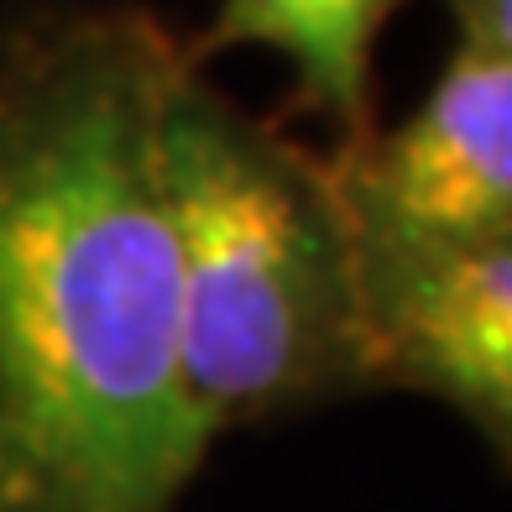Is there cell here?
<instances>
[{"instance_id":"obj_1","label":"cell","mask_w":512,"mask_h":512,"mask_svg":"<svg viewBox=\"0 0 512 512\" xmlns=\"http://www.w3.org/2000/svg\"><path fill=\"white\" fill-rule=\"evenodd\" d=\"M189 68L121 6L0 37V512H178L215 450L162 162Z\"/></svg>"},{"instance_id":"obj_3","label":"cell","mask_w":512,"mask_h":512,"mask_svg":"<svg viewBox=\"0 0 512 512\" xmlns=\"http://www.w3.org/2000/svg\"><path fill=\"white\" fill-rule=\"evenodd\" d=\"M361 256H418L512 236V58L460 42L413 115L335 157Z\"/></svg>"},{"instance_id":"obj_4","label":"cell","mask_w":512,"mask_h":512,"mask_svg":"<svg viewBox=\"0 0 512 512\" xmlns=\"http://www.w3.org/2000/svg\"><path fill=\"white\" fill-rule=\"evenodd\" d=\"M361 267L371 392L445 403L512 471V236Z\"/></svg>"},{"instance_id":"obj_2","label":"cell","mask_w":512,"mask_h":512,"mask_svg":"<svg viewBox=\"0 0 512 512\" xmlns=\"http://www.w3.org/2000/svg\"><path fill=\"white\" fill-rule=\"evenodd\" d=\"M178 351L204 434L371 392L366 267L335 162L189 68L168 105Z\"/></svg>"},{"instance_id":"obj_5","label":"cell","mask_w":512,"mask_h":512,"mask_svg":"<svg viewBox=\"0 0 512 512\" xmlns=\"http://www.w3.org/2000/svg\"><path fill=\"white\" fill-rule=\"evenodd\" d=\"M403 0H220V16L189 58L220 48H277L298 68V95L345 131H371V53Z\"/></svg>"},{"instance_id":"obj_6","label":"cell","mask_w":512,"mask_h":512,"mask_svg":"<svg viewBox=\"0 0 512 512\" xmlns=\"http://www.w3.org/2000/svg\"><path fill=\"white\" fill-rule=\"evenodd\" d=\"M460 16V42L512 58V0H450Z\"/></svg>"}]
</instances>
